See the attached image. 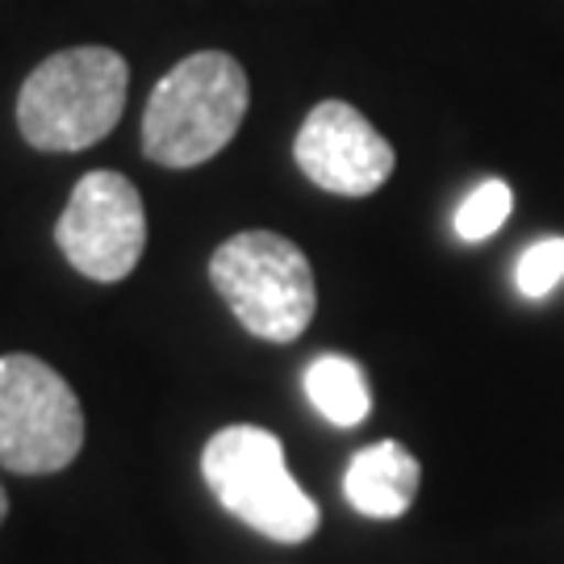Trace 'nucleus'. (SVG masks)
<instances>
[{
    "instance_id": "1",
    "label": "nucleus",
    "mask_w": 564,
    "mask_h": 564,
    "mask_svg": "<svg viewBox=\"0 0 564 564\" xmlns=\"http://www.w3.org/2000/svg\"><path fill=\"white\" fill-rule=\"evenodd\" d=\"M251 105V84L226 51L181 59L151 93L142 113V151L163 167H197L230 147Z\"/></svg>"
},
{
    "instance_id": "2",
    "label": "nucleus",
    "mask_w": 564,
    "mask_h": 564,
    "mask_svg": "<svg viewBox=\"0 0 564 564\" xmlns=\"http://www.w3.org/2000/svg\"><path fill=\"white\" fill-rule=\"evenodd\" d=\"M130 67L109 46H72L42 59L18 93V130L34 151H88L113 130Z\"/></svg>"
},
{
    "instance_id": "3",
    "label": "nucleus",
    "mask_w": 564,
    "mask_h": 564,
    "mask_svg": "<svg viewBox=\"0 0 564 564\" xmlns=\"http://www.w3.org/2000/svg\"><path fill=\"white\" fill-rule=\"evenodd\" d=\"M214 498L272 544H305L323 514L284 464V444L263 426L239 423L218 431L202 452Z\"/></svg>"
},
{
    "instance_id": "4",
    "label": "nucleus",
    "mask_w": 564,
    "mask_h": 564,
    "mask_svg": "<svg viewBox=\"0 0 564 564\" xmlns=\"http://www.w3.org/2000/svg\"><path fill=\"white\" fill-rule=\"evenodd\" d=\"M209 281L230 314L268 343H297L318 310L314 268L297 242L276 230H242L209 260Z\"/></svg>"
},
{
    "instance_id": "5",
    "label": "nucleus",
    "mask_w": 564,
    "mask_h": 564,
    "mask_svg": "<svg viewBox=\"0 0 564 564\" xmlns=\"http://www.w3.org/2000/svg\"><path fill=\"white\" fill-rule=\"evenodd\" d=\"M84 447L76 389L30 351L0 356V464L21 477L63 473Z\"/></svg>"
},
{
    "instance_id": "6",
    "label": "nucleus",
    "mask_w": 564,
    "mask_h": 564,
    "mask_svg": "<svg viewBox=\"0 0 564 564\" xmlns=\"http://www.w3.org/2000/svg\"><path fill=\"white\" fill-rule=\"evenodd\" d=\"M63 260L97 284L126 281L147 247L139 188L121 172H88L55 223Z\"/></svg>"
},
{
    "instance_id": "7",
    "label": "nucleus",
    "mask_w": 564,
    "mask_h": 564,
    "mask_svg": "<svg viewBox=\"0 0 564 564\" xmlns=\"http://www.w3.org/2000/svg\"><path fill=\"white\" fill-rule=\"evenodd\" d=\"M293 160L305 181L335 197H368L393 176V147L356 105L323 101L310 109L297 130Z\"/></svg>"
},
{
    "instance_id": "8",
    "label": "nucleus",
    "mask_w": 564,
    "mask_h": 564,
    "mask_svg": "<svg viewBox=\"0 0 564 564\" xmlns=\"http://www.w3.org/2000/svg\"><path fill=\"white\" fill-rule=\"evenodd\" d=\"M419 485L423 464L393 440L360 447L343 473V494L364 519H402L419 498Z\"/></svg>"
},
{
    "instance_id": "9",
    "label": "nucleus",
    "mask_w": 564,
    "mask_h": 564,
    "mask_svg": "<svg viewBox=\"0 0 564 564\" xmlns=\"http://www.w3.org/2000/svg\"><path fill=\"white\" fill-rule=\"evenodd\" d=\"M305 398L335 426H360L372 410V393H368V377L356 360H347L339 351H326L318 360L305 364Z\"/></svg>"
},
{
    "instance_id": "10",
    "label": "nucleus",
    "mask_w": 564,
    "mask_h": 564,
    "mask_svg": "<svg viewBox=\"0 0 564 564\" xmlns=\"http://www.w3.org/2000/svg\"><path fill=\"white\" fill-rule=\"evenodd\" d=\"M510 209H514L510 184L506 181L477 184V188L460 202V209H456V235H460L464 242L494 239V235L506 226V218H510Z\"/></svg>"
},
{
    "instance_id": "11",
    "label": "nucleus",
    "mask_w": 564,
    "mask_h": 564,
    "mask_svg": "<svg viewBox=\"0 0 564 564\" xmlns=\"http://www.w3.org/2000/svg\"><path fill=\"white\" fill-rule=\"evenodd\" d=\"M564 281V239L552 235V239L531 242L519 263H514V284L523 297H547L556 284Z\"/></svg>"
},
{
    "instance_id": "12",
    "label": "nucleus",
    "mask_w": 564,
    "mask_h": 564,
    "mask_svg": "<svg viewBox=\"0 0 564 564\" xmlns=\"http://www.w3.org/2000/svg\"><path fill=\"white\" fill-rule=\"evenodd\" d=\"M4 514H9V494H4V485H0V523H4Z\"/></svg>"
}]
</instances>
